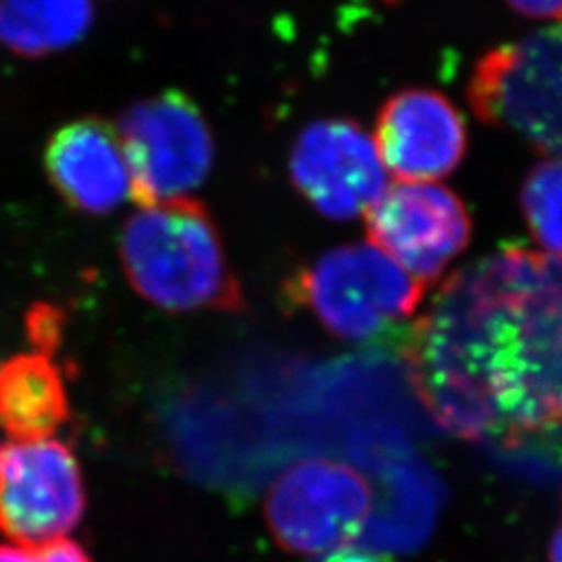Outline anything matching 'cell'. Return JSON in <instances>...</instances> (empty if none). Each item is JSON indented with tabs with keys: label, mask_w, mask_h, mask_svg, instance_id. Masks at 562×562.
I'll return each mask as SVG.
<instances>
[{
	"label": "cell",
	"mask_w": 562,
	"mask_h": 562,
	"mask_svg": "<svg viewBox=\"0 0 562 562\" xmlns=\"http://www.w3.org/2000/svg\"><path fill=\"white\" fill-rule=\"evenodd\" d=\"M480 269L498 436L519 440L562 427V257L508 246Z\"/></svg>",
	"instance_id": "6da1fadb"
},
{
	"label": "cell",
	"mask_w": 562,
	"mask_h": 562,
	"mask_svg": "<svg viewBox=\"0 0 562 562\" xmlns=\"http://www.w3.org/2000/svg\"><path fill=\"white\" fill-rule=\"evenodd\" d=\"M121 267L142 299L176 313L244 308L217 223L201 201L142 206L121 232Z\"/></svg>",
	"instance_id": "7a4b0ae2"
},
{
	"label": "cell",
	"mask_w": 562,
	"mask_h": 562,
	"mask_svg": "<svg viewBox=\"0 0 562 562\" xmlns=\"http://www.w3.org/2000/svg\"><path fill=\"white\" fill-rule=\"evenodd\" d=\"M422 281L371 241L327 250L285 283L292 306L352 344H402L423 299Z\"/></svg>",
	"instance_id": "3957f363"
},
{
	"label": "cell",
	"mask_w": 562,
	"mask_h": 562,
	"mask_svg": "<svg viewBox=\"0 0 562 562\" xmlns=\"http://www.w3.org/2000/svg\"><path fill=\"white\" fill-rule=\"evenodd\" d=\"M475 115L562 157V25L490 50L473 71Z\"/></svg>",
	"instance_id": "277c9868"
},
{
	"label": "cell",
	"mask_w": 562,
	"mask_h": 562,
	"mask_svg": "<svg viewBox=\"0 0 562 562\" xmlns=\"http://www.w3.org/2000/svg\"><path fill=\"white\" fill-rule=\"evenodd\" d=\"M121 144L140 206L183 201L209 178L215 144L209 123L188 94L167 90L121 115Z\"/></svg>",
	"instance_id": "5b68a950"
},
{
	"label": "cell",
	"mask_w": 562,
	"mask_h": 562,
	"mask_svg": "<svg viewBox=\"0 0 562 562\" xmlns=\"http://www.w3.org/2000/svg\"><path fill=\"white\" fill-rule=\"evenodd\" d=\"M371 485L355 467L308 459L292 464L271 485L265 515L281 548L313 559L355 542L371 515Z\"/></svg>",
	"instance_id": "8992f818"
},
{
	"label": "cell",
	"mask_w": 562,
	"mask_h": 562,
	"mask_svg": "<svg viewBox=\"0 0 562 562\" xmlns=\"http://www.w3.org/2000/svg\"><path fill=\"white\" fill-rule=\"evenodd\" d=\"M86 510L76 454L55 440H30L0 452V533L21 546L63 540Z\"/></svg>",
	"instance_id": "52a82bcc"
},
{
	"label": "cell",
	"mask_w": 562,
	"mask_h": 562,
	"mask_svg": "<svg viewBox=\"0 0 562 562\" xmlns=\"http://www.w3.org/2000/svg\"><path fill=\"white\" fill-rule=\"evenodd\" d=\"M369 241L415 280L440 278L471 238L464 202L429 181H401L385 188L367 213Z\"/></svg>",
	"instance_id": "ba28073f"
},
{
	"label": "cell",
	"mask_w": 562,
	"mask_h": 562,
	"mask_svg": "<svg viewBox=\"0 0 562 562\" xmlns=\"http://www.w3.org/2000/svg\"><path fill=\"white\" fill-rule=\"evenodd\" d=\"M290 180L313 209L346 222L385 192L378 146L359 123L322 120L304 127L290 153Z\"/></svg>",
	"instance_id": "9c48e42d"
},
{
	"label": "cell",
	"mask_w": 562,
	"mask_h": 562,
	"mask_svg": "<svg viewBox=\"0 0 562 562\" xmlns=\"http://www.w3.org/2000/svg\"><path fill=\"white\" fill-rule=\"evenodd\" d=\"M373 142L385 171L398 180H440L464 159L467 127L440 92L402 90L383 104Z\"/></svg>",
	"instance_id": "30bf717a"
},
{
	"label": "cell",
	"mask_w": 562,
	"mask_h": 562,
	"mask_svg": "<svg viewBox=\"0 0 562 562\" xmlns=\"http://www.w3.org/2000/svg\"><path fill=\"white\" fill-rule=\"evenodd\" d=\"M44 167L60 199L88 215H104L132 199V171L120 132L97 117L57 130L44 150Z\"/></svg>",
	"instance_id": "8fae6325"
},
{
	"label": "cell",
	"mask_w": 562,
	"mask_h": 562,
	"mask_svg": "<svg viewBox=\"0 0 562 562\" xmlns=\"http://www.w3.org/2000/svg\"><path fill=\"white\" fill-rule=\"evenodd\" d=\"M67 419V387L50 352H23L0 362V427L11 438L48 440Z\"/></svg>",
	"instance_id": "7c38bea8"
},
{
	"label": "cell",
	"mask_w": 562,
	"mask_h": 562,
	"mask_svg": "<svg viewBox=\"0 0 562 562\" xmlns=\"http://www.w3.org/2000/svg\"><path fill=\"white\" fill-rule=\"evenodd\" d=\"M90 25V0H0V44L27 59L80 42Z\"/></svg>",
	"instance_id": "4fadbf2b"
},
{
	"label": "cell",
	"mask_w": 562,
	"mask_h": 562,
	"mask_svg": "<svg viewBox=\"0 0 562 562\" xmlns=\"http://www.w3.org/2000/svg\"><path fill=\"white\" fill-rule=\"evenodd\" d=\"M521 204L533 238L562 257V157L538 162L527 173Z\"/></svg>",
	"instance_id": "5bb4252c"
},
{
	"label": "cell",
	"mask_w": 562,
	"mask_h": 562,
	"mask_svg": "<svg viewBox=\"0 0 562 562\" xmlns=\"http://www.w3.org/2000/svg\"><path fill=\"white\" fill-rule=\"evenodd\" d=\"M0 562H92L80 543L67 538L41 546H0Z\"/></svg>",
	"instance_id": "9a60e30c"
},
{
	"label": "cell",
	"mask_w": 562,
	"mask_h": 562,
	"mask_svg": "<svg viewBox=\"0 0 562 562\" xmlns=\"http://www.w3.org/2000/svg\"><path fill=\"white\" fill-rule=\"evenodd\" d=\"M517 13L533 20L562 18V0H506Z\"/></svg>",
	"instance_id": "2e32d148"
},
{
	"label": "cell",
	"mask_w": 562,
	"mask_h": 562,
	"mask_svg": "<svg viewBox=\"0 0 562 562\" xmlns=\"http://www.w3.org/2000/svg\"><path fill=\"white\" fill-rule=\"evenodd\" d=\"M325 562H396L390 557H383V554H375V552H364V550H350V548H344L338 550L334 554L327 557Z\"/></svg>",
	"instance_id": "e0dca14e"
},
{
	"label": "cell",
	"mask_w": 562,
	"mask_h": 562,
	"mask_svg": "<svg viewBox=\"0 0 562 562\" xmlns=\"http://www.w3.org/2000/svg\"><path fill=\"white\" fill-rule=\"evenodd\" d=\"M550 562H562V519L550 543Z\"/></svg>",
	"instance_id": "ac0fdd59"
},
{
	"label": "cell",
	"mask_w": 562,
	"mask_h": 562,
	"mask_svg": "<svg viewBox=\"0 0 562 562\" xmlns=\"http://www.w3.org/2000/svg\"><path fill=\"white\" fill-rule=\"evenodd\" d=\"M0 452H2V450H0Z\"/></svg>",
	"instance_id": "d6986e66"
}]
</instances>
